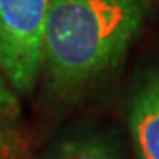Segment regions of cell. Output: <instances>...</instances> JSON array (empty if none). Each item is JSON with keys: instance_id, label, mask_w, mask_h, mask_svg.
I'll return each instance as SVG.
<instances>
[{"instance_id": "1", "label": "cell", "mask_w": 159, "mask_h": 159, "mask_svg": "<svg viewBox=\"0 0 159 159\" xmlns=\"http://www.w3.org/2000/svg\"><path fill=\"white\" fill-rule=\"evenodd\" d=\"M142 17L140 0H50L40 67L61 86L83 84L119 61Z\"/></svg>"}, {"instance_id": "2", "label": "cell", "mask_w": 159, "mask_h": 159, "mask_svg": "<svg viewBox=\"0 0 159 159\" xmlns=\"http://www.w3.org/2000/svg\"><path fill=\"white\" fill-rule=\"evenodd\" d=\"M50 0H0V69L17 92L40 73V39Z\"/></svg>"}, {"instance_id": "3", "label": "cell", "mask_w": 159, "mask_h": 159, "mask_svg": "<svg viewBox=\"0 0 159 159\" xmlns=\"http://www.w3.org/2000/svg\"><path fill=\"white\" fill-rule=\"evenodd\" d=\"M129 125L140 159H159V71L152 73L130 102Z\"/></svg>"}, {"instance_id": "4", "label": "cell", "mask_w": 159, "mask_h": 159, "mask_svg": "<svg viewBox=\"0 0 159 159\" xmlns=\"http://www.w3.org/2000/svg\"><path fill=\"white\" fill-rule=\"evenodd\" d=\"M19 144L17 90L0 69V159H12Z\"/></svg>"}, {"instance_id": "5", "label": "cell", "mask_w": 159, "mask_h": 159, "mask_svg": "<svg viewBox=\"0 0 159 159\" xmlns=\"http://www.w3.org/2000/svg\"><path fill=\"white\" fill-rule=\"evenodd\" d=\"M56 159H117L104 142L100 140H77L65 144Z\"/></svg>"}]
</instances>
